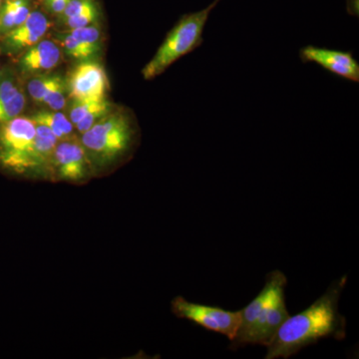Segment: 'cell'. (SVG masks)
Returning a JSON list of instances; mask_svg holds the SVG:
<instances>
[{
    "instance_id": "1",
    "label": "cell",
    "mask_w": 359,
    "mask_h": 359,
    "mask_svg": "<svg viewBox=\"0 0 359 359\" xmlns=\"http://www.w3.org/2000/svg\"><path fill=\"white\" fill-rule=\"evenodd\" d=\"M346 283L347 276H342L332 283L311 306L289 316L266 346L268 353L264 358H289L304 347L327 337L344 339L346 320L339 313V302Z\"/></svg>"
},
{
    "instance_id": "2",
    "label": "cell",
    "mask_w": 359,
    "mask_h": 359,
    "mask_svg": "<svg viewBox=\"0 0 359 359\" xmlns=\"http://www.w3.org/2000/svg\"><path fill=\"white\" fill-rule=\"evenodd\" d=\"M287 276L280 271L266 276L262 292L240 311L241 321L231 349L248 344L268 346L290 314L285 306Z\"/></svg>"
},
{
    "instance_id": "3",
    "label": "cell",
    "mask_w": 359,
    "mask_h": 359,
    "mask_svg": "<svg viewBox=\"0 0 359 359\" xmlns=\"http://www.w3.org/2000/svg\"><path fill=\"white\" fill-rule=\"evenodd\" d=\"M138 138L137 127L127 113H109L82 134V145L92 166L105 167L128 155Z\"/></svg>"
},
{
    "instance_id": "4",
    "label": "cell",
    "mask_w": 359,
    "mask_h": 359,
    "mask_svg": "<svg viewBox=\"0 0 359 359\" xmlns=\"http://www.w3.org/2000/svg\"><path fill=\"white\" fill-rule=\"evenodd\" d=\"M221 0H214L209 6L181 16L178 22L167 33L153 58L142 69L144 79L152 80L163 74L176 61L199 48L204 43V30L215 7Z\"/></svg>"
},
{
    "instance_id": "5",
    "label": "cell",
    "mask_w": 359,
    "mask_h": 359,
    "mask_svg": "<svg viewBox=\"0 0 359 359\" xmlns=\"http://www.w3.org/2000/svg\"><path fill=\"white\" fill-rule=\"evenodd\" d=\"M35 137L36 128L30 117L18 116L0 125V171L13 176L47 175Z\"/></svg>"
},
{
    "instance_id": "6",
    "label": "cell",
    "mask_w": 359,
    "mask_h": 359,
    "mask_svg": "<svg viewBox=\"0 0 359 359\" xmlns=\"http://www.w3.org/2000/svg\"><path fill=\"white\" fill-rule=\"evenodd\" d=\"M172 311L180 318H185L200 327L223 334L233 340L240 325V311H230L219 306H205L186 301L184 297H175L171 304Z\"/></svg>"
},
{
    "instance_id": "7",
    "label": "cell",
    "mask_w": 359,
    "mask_h": 359,
    "mask_svg": "<svg viewBox=\"0 0 359 359\" xmlns=\"http://www.w3.org/2000/svg\"><path fill=\"white\" fill-rule=\"evenodd\" d=\"M94 172L86 150L74 136L58 141L52 159L51 178L82 183Z\"/></svg>"
},
{
    "instance_id": "8",
    "label": "cell",
    "mask_w": 359,
    "mask_h": 359,
    "mask_svg": "<svg viewBox=\"0 0 359 359\" xmlns=\"http://www.w3.org/2000/svg\"><path fill=\"white\" fill-rule=\"evenodd\" d=\"M302 63H316L335 76L358 83L359 63L353 51H341L306 45L299 49Z\"/></svg>"
},
{
    "instance_id": "9",
    "label": "cell",
    "mask_w": 359,
    "mask_h": 359,
    "mask_svg": "<svg viewBox=\"0 0 359 359\" xmlns=\"http://www.w3.org/2000/svg\"><path fill=\"white\" fill-rule=\"evenodd\" d=\"M107 87L105 71L97 63H82L71 73L69 93L75 100L106 99Z\"/></svg>"
},
{
    "instance_id": "10",
    "label": "cell",
    "mask_w": 359,
    "mask_h": 359,
    "mask_svg": "<svg viewBox=\"0 0 359 359\" xmlns=\"http://www.w3.org/2000/svg\"><path fill=\"white\" fill-rule=\"evenodd\" d=\"M49 27L50 22L45 14L32 11L22 25L4 35V43L13 52L29 48L42 39Z\"/></svg>"
},
{
    "instance_id": "11",
    "label": "cell",
    "mask_w": 359,
    "mask_h": 359,
    "mask_svg": "<svg viewBox=\"0 0 359 359\" xmlns=\"http://www.w3.org/2000/svg\"><path fill=\"white\" fill-rule=\"evenodd\" d=\"M62 52L60 47L52 40H40L36 44L26 49L20 56L18 66L23 73L40 74L54 69L60 63Z\"/></svg>"
},
{
    "instance_id": "12",
    "label": "cell",
    "mask_w": 359,
    "mask_h": 359,
    "mask_svg": "<svg viewBox=\"0 0 359 359\" xmlns=\"http://www.w3.org/2000/svg\"><path fill=\"white\" fill-rule=\"evenodd\" d=\"M25 103V93L13 73H0V125L20 116Z\"/></svg>"
},
{
    "instance_id": "13",
    "label": "cell",
    "mask_w": 359,
    "mask_h": 359,
    "mask_svg": "<svg viewBox=\"0 0 359 359\" xmlns=\"http://www.w3.org/2000/svg\"><path fill=\"white\" fill-rule=\"evenodd\" d=\"M32 121L40 123L53 132L58 141L65 140V139L71 138L73 135V124L69 118L66 117L63 113L59 111H39L32 116Z\"/></svg>"
},
{
    "instance_id": "14",
    "label": "cell",
    "mask_w": 359,
    "mask_h": 359,
    "mask_svg": "<svg viewBox=\"0 0 359 359\" xmlns=\"http://www.w3.org/2000/svg\"><path fill=\"white\" fill-rule=\"evenodd\" d=\"M112 105L106 99L101 100H75L69 113V120L76 125L85 116L93 112L110 113Z\"/></svg>"
},
{
    "instance_id": "15",
    "label": "cell",
    "mask_w": 359,
    "mask_h": 359,
    "mask_svg": "<svg viewBox=\"0 0 359 359\" xmlns=\"http://www.w3.org/2000/svg\"><path fill=\"white\" fill-rule=\"evenodd\" d=\"M63 80L58 76H50V75H39L32 78L28 83V93L33 100L42 103L44 97L47 95L52 88L56 85L62 82Z\"/></svg>"
},
{
    "instance_id": "16",
    "label": "cell",
    "mask_w": 359,
    "mask_h": 359,
    "mask_svg": "<svg viewBox=\"0 0 359 359\" xmlns=\"http://www.w3.org/2000/svg\"><path fill=\"white\" fill-rule=\"evenodd\" d=\"M74 37L78 41L81 42L85 46L88 47L92 51L100 50L101 32L95 25L85 26V27L73 28L65 32Z\"/></svg>"
},
{
    "instance_id": "17",
    "label": "cell",
    "mask_w": 359,
    "mask_h": 359,
    "mask_svg": "<svg viewBox=\"0 0 359 359\" xmlns=\"http://www.w3.org/2000/svg\"><path fill=\"white\" fill-rule=\"evenodd\" d=\"M59 42L62 45L66 53L72 58L83 60V59L91 57L95 54V52L92 51L88 47L85 46L81 42L78 41L66 32L59 35Z\"/></svg>"
},
{
    "instance_id": "18",
    "label": "cell",
    "mask_w": 359,
    "mask_h": 359,
    "mask_svg": "<svg viewBox=\"0 0 359 359\" xmlns=\"http://www.w3.org/2000/svg\"><path fill=\"white\" fill-rule=\"evenodd\" d=\"M23 0H4L0 7V35L6 34L14 28L16 11Z\"/></svg>"
},
{
    "instance_id": "19",
    "label": "cell",
    "mask_w": 359,
    "mask_h": 359,
    "mask_svg": "<svg viewBox=\"0 0 359 359\" xmlns=\"http://www.w3.org/2000/svg\"><path fill=\"white\" fill-rule=\"evenodd\" d=\"M97 18H98V7H97L95 0L88 7H86L83 11L78 13L77 15L66 18L65 20V25L69 29L85 27V26L93 25L96 22Z\"/></svg>"
},
{
    "instance_id": "20",
    "label": "cell",
    "mask_w": 359,
    "mask_h": 359,
    "mask_svg": "<svg viewBox=\"0 0 359 359\" xmlns=\"http://www.w3.org/2000/svg\"><path fill=\"white\" fill-rule=\"evenodd\" d=\"M65 82L56 85L54 88L47 93L42 103L46 104L51 110L60 111L65 108L66 104Z\"/></svg>"
},
{
    "instance_id": "21",
    "label": "cell",
    "mask_w": 359,
    "mask_h": 359,
    "mask_svg": "<svg viewBox=\"0 0 359 359\" xmlns=\"http://www.w3.org/2000/svg\"><path fill=\"white\" fill-rule=\"evenodd\" d=\"M69 1L70 0H48V1H45L44 4L50 13L60 14L61 15Z\"/></svg>"
},
{
    "instance_id": "22",
    "label": "cell",
    "mask_w": 359,
    "mask_h": 359,
    "mask_svg": "<svg viewBox=\"0 0 359 359\" xmlns=\"http://www.w3.org/2000/svg\"><path fill=\"white\" fill-rule=\"evenodd\" d=\"M346 11L349 15L359 16V0H346Z\"/></svg>"
},
{
    "instance_id": "23",
    "label": "cell",
    "mask_w": 359,
    "mask_h": 359,
    "mask_svg": "<svg viewBox=\"0 0 359 359\" xmlns=\"http://www.w3.org/2000/svg\"><path fill=\"white\" fill-rule=\"evenodd\" d=\"M2 1H4V0H0V7H1Z\"/></svg>"
},
{
    "instance_id": "24",
    "label": "cell",
    "mask_w": 359,
    "mask_h": 359,
    "mask_svg": "<svg viewBox=\"0 0 359 359\" xmlns=\"http://www.w3.org/2000/svg\"><path fill=\"white\" fill-rule=\"evenodd\" d=\"M42 1H43V2L48 1V0H42Z\"/></svg>"
},
{
    "instance_id": "25",
    "label": "cell",
    "mask_w": 359,
    "mask_h": 359,
    "mask_svg": "<svg viewBox=\"0 0 359 359\" xmlns=\"http://www.w3.org/2000/svg\"><path fill=\"white\" fill-rule=\"evenodd\" d=\"M0 51H1V49H0Z\"/></svg>"
}]
</instances>
